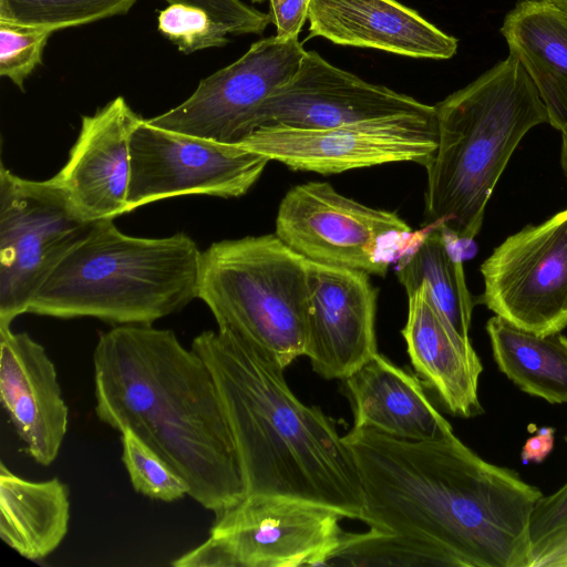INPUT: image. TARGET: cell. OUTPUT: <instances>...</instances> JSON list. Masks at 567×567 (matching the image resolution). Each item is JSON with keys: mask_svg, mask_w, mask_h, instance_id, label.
Instances as JSON below:
<instances>
[{"mask_svg": "<svg viewBox=\"0 0 567 567\" xmlns=\"http://www.w3.org/2000/svg\"><path fill=\"white\" fill-rule=\"evenodd\" d=\"M275 234L308 260L384 277L412 229L394 212L361 204L329 183L308 182L281 199Z\"/></svg>", "mask_w": 567, "mask_h": 567, "instance_id": "ba28073f", "label": "cell"}, {"mask_svg": "<svg viewBox=\"0 0 567 567\" xmlns=\"http://www.w3.org/2000/svg\"><path fill=\"white\" fill-rule=\"evenodd\" d=\"M269 16L276 27V35L282 40L298 38L308 20L311 0H268Z\"/></svg>", "mask_w": 567, "mask_h": 567, "instance_id": "4dcf8cb0", "label": "cell"}, {"mask_svg": "<svg viewBox=\"0 0 567 567\" xmlns=\"http://www.w3.org/2000/svg\"><path fill=\"white\" fill-rule=\"evenodd\" d=\"M68 486L59 478L29 481L0 464V536L21 556L40 560L64 539L70 522Z\"/></svg>", "mask_w": 567, "mask_h": 567, "instance_id": "7402d4cb", "label": "cell"}, {"mask_svg": "<svg viewBox=\"0 0 567 567\" xmlns=\"http://www.w3.org/2000/svg\"><path fill=\"white\" fill-rule=\"evenodd\" d=\"M53 32L41 25L0 21V75L23 91L25 80L42 63Z\"/></svg>", "mask_w": 567, "mask_h": 567, "instance_id": "83f0119b", "label": "cell"}, {"mask_svg": "<svg viewBox=\"0 0 567 567\" xmlns=\"http://www.w3.org/2000/svg\"><path fill=\"white\" fill-rule=\"evenodd\" d=\"M142 118L123 96L82 116L66 162L44 181L74 217L97 223L128 213L130 144Z\"/></svg>", "mask_w": 567, "mask_h": 567, "instance_id": "9a60e30c", "label": "cell"}, {"mask_svg": "<svg viewBox=\"0 0 567 567\" xmlns=\"http://www.w3.org/2000/svg\"><path fill=\"white\" fill-rule=\"evenodd\" d=\"M128 213L150 203L200 194L245 195L270 159L239 144L164 130L142 118L131 136Z\"/></svg>", "mask_w": 567, "mask_h": 567, "instance_id": "30bf717a", "label": "cell"}, {"mask_svg": "<svg viewBox=\"0 0 567 567\" xmlns=\"http://www.w3.org/2000/svg\"><path fill=\"white\" fill-rule=\"evenodd\" d=\"M486 331L498 369L513 383L549 403H567V337L537 334L496 315Z\"/></svg>", "mask_w": 567, "mask_h": 567, "instance_id": "603a6c76", "label": "cell"}, {"mask_svg": "<svg viewBox=\"0 0 567 567\" xmlns=\"http://www.w3.org/2000/svg\"><path fill=\"white\" fill-rule=\"evenodd\" d=\"M137 0H0V21L74 28L130 11Z\"/></svg>", "mask_w": 567, "mask_h": 567, "instance_id": "d4e9b609", "label": "cell"}, {"mask_svg": "<svg viewBox=\"0 0 567 567\" xmlns=\"http://www.w3.org/2000/svg\"><path fill=\"white\" fill-rule=\"evenodd\" d=\"M365 533H346L332 564L530 567L528 519L542 492L480 457L454 433L432 441L352 427Z\"/></svg>", "mask_w": 567, "mask_h": 567, "instance_id": "6da1fadb", "label": "cell"}, {"mask_svg": "<svg viewBox=\"0 0 567 567\" xmlns=\"http://www.w3.org/2000/svg\"><path fill=\"white\" fill-rule=\"evenodd\" d=\"M250 1L254 2V3H261V2H264L266 0H250Z\"/></svg>", "mask_w": 567, "mask_h": 567, "instance_id": "d590c367", "label": "cell"}, {"mask_svg": "<svg viewBox=\"0 0 567 567\" xmlns=\"http://www.w3.org/2000/svg\"><path fill=\"white\" fill-rule=\"evenodd\" d=\"M157 29L184 54L229 42L228 31L208 12L181 2L169 3L159 12Z\"/></svg>", "mask_w": 567, "mask_h": 567, "instance_id": "4316f807", "label": "cell"}, {"mask_svg": "<svg viewBox=\"0 0 567 567\" xmlns=\"http://www.w3.org/2000/svg\"><path fill=\"white\" fill-rule=\"evenodd\" d=\"M401 115L434 116L435 106L367 82L307 51L296 74L258 109L251 133L264 125L330 128Z\"/></svg>", "mask_w": 567, "mask_h": 567, "instance_id": "5bb4252c", "label": "cell"}, {"mask_svg": "<svg viewBox=\"0 0 567 567\" xmlns=\"http://www.w3.org/2000/svg\"><path fill=\"white\" fill-rule=\"evenodd\" d=\"M480 302L517 328L567 327V208L508 236L481 265Z\"/></svg>", "mask_w": 567, "mask_h": 567, "instance_id": "7c38bea8", "label": "cell"}, {"mask_svg": "<svg viewBox=\"0 0 567 567\" xmlns=\"http://www.w3.org/2000/svg\"><path fill=\"white\" fill-rule=\"evenodd\" d=\"M555 441V429L550 426L542 427L535 435L526 440L522 449V461L524 463L543 462L553 451Z\"/></svg>", "mask_w": 567, "mask_h": 567, "instance_id": "d6a6232c", "label": "cell"}, {"mask_svg": "<svg viewBox=\"0 0 567 567\" xmlns=\"http://www.w3.org/2000/svg\"><path fill=\"white\" fill-rule=\"evenodd\" d=\"M306 52L299 38L258 40L235 62L202 79L179 105L146 121L164 130L238 144L251 133L262 103L296 74Z\"/></svg>", "mask_w": 567, "mask_h": 567, "instance_id": "4fadbf2b", "label": "cell"}, {"mask_svg": "<svg viewBox=\"0 0 567 567\" xmlns=\"http://www.w3.org/2000/svg\"><path fill=\"white\" fill-rule=\"evenodd\" d=\"M93 371L99 420L151 446L184 480L190 498L216 516L245 497L214 377L173 330L120 324L101 331Z\"/></svg>", "mask_w": 567, "mask_h": 567, "instance_id": "7a4b0ae2", "label": "cell"}, {"mask_svg": "<svg viewBox=\"0 0 567 567\" xmlns=\"http://www.w3.org/2000/svg\"><path fill=\"white\" fill-rule=\"evenodd\" d=\"M181 2L208 12L229 34H262L272 23L269 13L247 6L240 0H166Z\"/></svg>", "mask_w": 567, "mask_h": 567, "instance_id": "f1b7e54d", "label": "cell"}, {"mask_svg": "<svg viewBox=\"0 0 567 567\" xmlns=\"http://www.w3.org/2000/svg\"><path fill=\"white\" fill-rule=\"evenodd\" d=\"M200 256L187 234L137 237L114 220L97 221L42 284L28 313L153 324L197 298Z\"/></svg>", "mask_w": 567, "mask_h": 567, "instance_id": "5b68a950", "label": "cell"}, {"mask_svg": "<svg viewBox=\"0 0 567 567\" xmlns=\"http://www.w3.org/2000/svg\"><path fill=\"white\" fill-rule=\"evenodd\" d=\"M434 106L437 146L425 166V223L472 241L514 151L548 114L512 54Z\"/></svg>", "mask_w": 567, "mask_h": 567, "instance_id": "277c9868", "label": "cell"}, {"mask_svg": "<svg viewBox=\"0 0 567 567\" xmlns=\"http://www.w3.org/2000/svg\"><path fill=\"white\" fill-rule=\"evenodd\" d=\"M567 567V528L532 549L530 567Z\"/></svg>", "mask_w": 567, "mask_h": 567, "instance_id": "1f68e13d", "label": "cell"}, {"mask_svg": "<svg viewBox=\"0 0 567 567\" xmlns=\"http://www.w3.org/2000/svg\"><path fill=\"white\" fill-rule=\"evenodd\" d=\"M336 511L293 498L249 495L215 516L208 538L175 567L331 565L346 532Z\"/></svg>", "mask_w": 567, "mask_h": 567, "instance_id": "52a82bcc", "label": "cell"}, {"mask_svg": "<svg viewBox=\"0 0 567 567\" xmlns=\"http://www.w3.org/2000/svg\"><path fill=\"white\" fill-rule=\"evenodd\" d=\"M0 400L27 453L52 464L68 432L69 408L44 347L11 326H0Z\"/></svg>", "mask_w": 567, "mask_h": 567, "instance_id": "e0dca14e", "label": "cell"}, {"mask_svg": "<svg viewBox=\"0 0 567 567\" xmlns=\"http://www.w3.org/2000/svg\"><path fill=\"white\" fill-rule=\"evenodd\" d=\"M501 32L535 85L548 123L567 132V11L553 0H524L506 14Z\"/></svg>", "mask_w": 567, "mask_h": 567, "instance_id": "44dd1931", "label": "cell"}, {"mask_svg": "<svg viewBox=\"0 0 567 567\" xmlns=\"http://www.w3.org/2000/svg\"><path fill=\"white\" fill-rule=\"evenodd\" d=\"M560 163L567 178V132L561 133Z\"/></svg>", "mask_w": 567, "mask_h": 567, "instance_id": "836d02e7", "label": "cell"}, {"mask_svg": "<svg viewBox=\"0 0 567 567\" xmlns=\"http://www.w3.org/2000/svg\"><path fill=\"white\" fill-rule=\"evenodd\" d=\"M408 319L401 333L416 374L435 391L453 415L473 417L484 412L478 399L483 371L471 339L460 336L432 302L426 287L408 295Z\"/></svg>", "mask_w": 567, "mask_h": 567, "instance_id": "d6986e66", "label": "cell"}, {"mask_svg": "<svg viewBox=\"0 0 567 567\" xmlns=\"http://www.w3.org/2000/svg\"><path fill=\"white\" fill-rule=\"evenodd\" d=\"M555 1L559 7H561L565 11H567V0H553Z\"/></svg>", "mask_w": 567, "mask_h": 567, "instance_id": "e575fe53", "label": "cell"}, {"mask_svg": "<svg viewBox=\"0 0 567 567\" xmlns=\"http://www.w3.org/2000/svg\"><path fill=\"white\" fill-rule=\"evenodd\" d=\"M342 381L355 429L410 441H432L453 433L419 375L379 352Z\"/></svg>", "mask_w": 567, "mask_h": 567, "instance_id": "ffe728a7", "label": "cell"}, {"mask_svg": "<svg viewBox=\"0 0 567 567\" xmlns=\"http://www.w3.org/2000/svg\"><path fill=\"white\" fill-rule=\"evenodd\" d=\"M565 439H566V441H567V434H566V437H565Z\"/></svg>", "mask_w": 567, "mask_h": 567, "instance_id": "8d00e7d4", "label": "cell"}, {"mask_svg": "<svg viewBox=\"0 0 567 567\" xmlns=\"http://www.w3.org/2000/svg\"><path fill=\"white\" fill-rule=\"evenodd\" d=\"M209 368L234 437L246 495L299 499L359 519L358 470L336 425L303 404L284 368L243 339L206 330L192 341Z\"/></svg>", "mask_w": 567, "mask_h": 567, "instance_id": "3957f363", "label": "cell"}, {"mask_svg": "<svg viewBox=\"0 0 567 567\" xmlns=\"http://www.w3.org/2000/svg\"><path fill=\"white\" fill-rule=\"evenodd\" d=\"M292 171L329 175L413 162L426 166L437 146L434 116L401 115L330 128L264 125L238 143Z\"/></svg>", "mask_w": 567, "mask_h": 567, "instance_id": "8fae6325", "label": "cell"}, {"mask_svg": "<svg viewBox=\"0 0 567 567\" xmlns=\"http://www.w3.org/2000/svg\"><path fill=\"white\" fill-rule=\"evenodd\" d=\"M395 274L408 295L424 284L437 310L460 336L470 339L474 298L462 259L453 252L441 226L430 230L412 252L399 260Z\"/></svg>", "mask_w": 567, "mask_h": 567, "instance_id": "cb8c5ba5", "label": "cell"}, {"mask_svg": "<svg viewBox=\"0 0 567 567\" xmlns=\"http://www.w3.org/2000/svg\"><path fill=\"white\" fill-rule=\"evenodd\" d=\"M308 259L276 234L210 244L200 256L198 296L218 330L286 369L305 355Z\"/></svg>", "mask_w": 567, "mask_h": 567, "instance_id": "8992f818", "label": "cell"}, {"mask_svg": "<svg viewBox=\"0 0 567 567\" xmlns=\"http://www.w3.org/2000/svg\"><path fill=\"white\" fill-rule=\"evenodd\" d=\"M305 355L326 380H344L378 353V289L369 274L308 260Z\"/></svg>", "mask_w": 567, "mask_h": 567, "instance_id": "2e32d148", "label": "cell"}, {"mask_svg": "<svg viewBox=\"0 0 567 567\" xmlns=\"http://www.w3.org/2000/svg\"><path fill=\"white\" fill-rule=\"evenodd\" d=\"M122 462L133 488L152 499L174 502L188 496L184 480L132 431L121 432Z\"/></svg>", "mask_w": 567, "mask_h": 567, "instance_id": "484cf974", "label": "cell"}, {"mask_svg": "<svg viewBox=\"0 0 567 567\" xmlns=\"http://www.w3.org/2000/svg\"><path fill=\"white\" fill-rule=\"evenodd\" d=\"M311 37L415 59L447 60L457 40L396 0H311Z\"/></svg>", "mask_w": 567, "mask_h": 567, "instance_id": "ac0fdd59", "label": "cell"}, {"mask_svg": "<svg viewBox=\"0 0 567 567\" xmlns=\"http://www.w3.org/2000/svg\"><path fill=\"white\" fill-rule=\"evenodd\" d=\"M95 223L74 217L45 184L0 166V326L28 313L30 301Z\"/></svg>", "mask_w": 567, "mask_h": 567, "instance_id": "9c48e42d", "label": "cell"}, {"mask_svg": "<svg viewBox=\"0 0 567 567\" xmlns=\"http://www.w3.org/2000/svg\"><path fill=\"white\" fill-rule=\"evenodd\" d=\"M567 528V483L549 496H540L528 519L532 549Z\"/></svg>", "mask_w": 567, "mask_h": 567, "instance_id": "f546056e", "label": "cell"}]
</instances>
